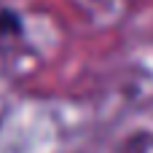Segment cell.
Segmentation results:
<instances>
[{"mask_svg":"<svg viewBox=\"0 0 153 153\" xmlns=\"http://www.w3.org/2000/svg\"><path fill=\"white\" fill-rule=\"evenodd\" d=\"M22 40H24L22 16H19L13 8L0 5V56H8Z\"/></svg>","mask_w":153,"mask_h":153,"instance_id":"1","label":"cell"}]
</instances>
